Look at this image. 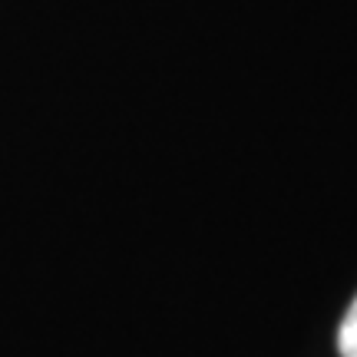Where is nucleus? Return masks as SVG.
Segmentation results:
<instances>
[{
    "label": "nucleus",
    "instance_id": "1",
    "mask_svg": "<svg viewBox=\"0 0 357 357\" xmlns=\"http://www.w3.org/2000/svg\"><path fill=\"white\" fill-rule=\"evenodd\" d=\"M337 351H341V357H357V298L351 301L347 314L341 318V328H337Z\"/></svg>",
    "mask_w": 357,
    "mask_h": 357
}]
</instances>
